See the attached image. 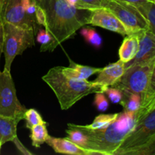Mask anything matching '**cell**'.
Instances as JSON below:
<instances>
[{"label": "cell", "instance_id": "1f68e13d", "mask_svg": "<svg viewBox=\"0 0 155 155\" xmlns=\"http://www.w3.org/2000/svg\"><path fill=\"white\" fill-rule=\"evenodd\" d=\"M3 52V24L0 21V58Z\"/></svg>", "mask_w": 155, "mask_h": 155}, {"label": "cell", "instance_id": "d4e9b609", "mask_svg": "<svg viewBox=\"0 0 155 155\" xmlns=\"http://www.w3.org/2000/svg\"><path fill=\"white\" fill-rule=\"evenodd\" d=\"M77 8L92 11L105 7L108 0H77Z\"/></svg>", "mask_w": 155, "mask_h": 155}, {"label": "cell", "instance_id": "484cf974", "mask_svg": "<svg viewBox=\"0 0 155 155\" xmlns=\"http://www.w3.org/2000/svg\"><path fill=\"white\" fill-rule=\"evenodd\" d=\"M104 93L107 95L108 99L114 104L120 103L123 98V91L114 86H108L106 88Z\"/></svg>", "mask_w": 155, "mask_h": 155}, {"label": "cell", "instance_id": "ba28073f", "mask_svg": "<svg viewBox=\"0 0 155 155\" xmlns=\"http://www.w3.org/2000/svg\"><path fill=\"white\" fill-rule=\"evenodd\" d=\"M105 8L110 10L126 27L128 35H138L148 29L145 17L134 5L125 2L108 0Z\"/></svg>", "mask_w": 155, "mask_h": 155}, {"label": "cell", "instance_id": "d6986e66", "mask_svg": "<svg viewBox=\"0 0 155 155\" xmlns=\"http://www.w3.org/2000/svg\"><path fill=\"white\" fill-rule=\"evenodd\" d=\"M46 123L38 124L30 129V139L32 141V145L35 148H39L41 145L45 143L48 139V130L46 128Z\"/></svg>", "mask_w": 155, "mask_h": 155}, {"label": "cell", "instance_id": "52a82bcc", "mask_svg": "<svg viewBox=\"0 0 155 155\" xmlns=\"http://www.w3.org/2000/svg\"><path fill=\"white\" fill-rule=\"evenodd\" d=\"M26 110L17 96L11 71H0V114L21 121L24 118Z\"/></svg>", "mask_w": 155, "mask_h": 155}, {"label": "cell", "instance_id": "e0dca14e", "mask_svg": "<svg viewBox=\"0 0 155 155\" xmlns=\"http://www.w3.org/2000/svg\"><path fill=\"white\" fill-rule=\"evenodd\" d=\"M20 120L0 114V143L4 145L17 137V127Z\"/></svg>", "mask_w": 155, "mask_h": 155}, {"label": "cell", "instance_id": "2e32d148", "mask_svg": "<svg viewBox=\"0 0 155 155\" xmlns=\"http://www.w3.org/2000/svg\"><path fill=\"white\" fill-rule=\"evenodd\" d=\"M61 70L67 76L77 80H87L91 76L98 74L101 68H92L79 64L75 62L70 61V66L68 68L61 67Z\"/></svg>", "mask_w": 155, "mask_h": 155}, {"label": "cell", "instance_id": "7a4b0ae2", "mask_svg": "<svg viewBox=\"0 0 155 155\" xmlns=\"http://www.w3.org/2000/svg\"><path fill=\"white\" fill-rule=\"evenodd\" d=\"M136 124V112L124 110L108 127L92 130L86 125H77L88 137L87 150L97 155H114L126 136Z\"/></svg>", "mask_w": 155, "mask_h": 155}, {"label": "cell", "instance_id": "d590c367", "mask_svg": "<svg viewBox=\"0 0 155 155\" xmlns=\"http://www.w3.org/2000/svg\"><path fill=\"white\" fill-rule=\"evenodd\" d=\"M2 144H1V143H0V151H1V148H2Z\"/></svg>", "mask_w": 155, "mask_h": 155}, {"label": "cell", "instance_id": "8992f818", "mask_svg": "<svg viewBox=\"0 0 155 155\" xmlns=\"http://www.w3.org/2000/svg\"><path fill=\"white\" fill-rule=\"evenodd\" d=\"M154 62L155 59L148 63L126 68L121 78L112 86L124 92L138 94L142 99L149 83Z\"/></svg>", "mask_w": 155, "mask_h": 155}, {"label": "cell", "instance_id": "8fae6325", "mask_svg": "<svg viewBox=\"0 0 155 155\" xmlns=\"http://www.w3.org/2000/svg\"><path fill=\"white\" fill-rule=\"evenodd\" d=\"M139 49L134 58L125 64V68L136 64H142L155 59V36L148 30L138 34Z\"/></svg>", "mask_w": 155, "mask_h": 155}, {"label": "cell", "instance_id": "7402d4cb", "mask_svg": "<svg viewBox=\"0 0 155 155\" xmlns=\"http://www.w3.org/2000/svg\"><path fill=\"white\" fill-rule=\"evenodd\" d=\"M80 33L86 42L92 46L98 48L102 45V38L95 29L91 27H83L80 30Z\"/></svg>", "mask_w": 155, "mask_h": 155}, {"label": "cell", "instance_id": "603a6c76", "mask_svg": "<svg viewBox=\"0 0 155 155\" xmlns=\"http://www.w3.org/2000/svg\"><path fill=\"white\" fill-rule=\"evenodd\" d=\"M117 115L118 113L110 114H100L95 118L92 124L89 125H86V127L92 130L104 129L112 124L116 120Z\"/></svg>", "mask_w": 155, "mask_h": 155}, {"label": "cell", "instance_id": "6da1fadb", "mask_svg": "<svg viewBox=\"0 0 155 155\" xmlns=\"http://www.w3.org/2000/svg\"><path fill=\"white\" fill-rule=\"evenodd\" d=\"M40 7L46 18L45 28L52 38L51 43L40 48L41 51H53L79 29L89 24L92 11L77 8L65 0H42Z\"/></svg>", "mask_w": 155, "mask_h": 155}, {"label": "cell", "instance_id": "83f0119b", "mask_svg": "<svg viewBox=\"0 0 155 155\" xmlns=\"http://www.w3.org/2000/svg\"><path fill=\"white\" fill-rule=\"evenodd\" d=\"M94 104L96 106L97 109L101 112H104L107 110L109 107V101L106 98L104 92H97L95 93Z\"/></svg>", "mask_w": 155, "mask_h": 155}, {"label": "cell", "instance_id": "30bf717a", "mask_svg": "<svg viewBox=\"0 0 155 155\" xmlns=\"http://www.w3.org/2000/svg\"><path fill=\"white\" fill-rule=\"evenodd\" d=\"M89 24L115 32L122 36H127V30L123 23L105 8L92 11Z\"/></svg>", "mask_w": 155, "mask_h": 155}, {"label": "cell", "instance_id": "836d02e7", "mask_svg": "<svg viewBox=\"0 0 155 155\" xmlns=\"http://www.w3.org/2000/svg\"><path fill=\"white\" fill-rule=\"evenodd\" d=\"M33 1L34 2L36 3L38 6H39V7H40L41 4H42V0H33Z\"/></svg>", "mask_w": 155, "mask_h": 155}, {"label": "cell", "instance_id": "e575fe53", "mask_svg": "<svg viewBox=\"0 0 155 155\" xmlns=\"http://www.w3.org/2000/svg\"><path fill=\"white\" fill-rule=\"evenodd\" d=\"M147 1H150V2H152L155 3V0H147Z\"/></svg>", "mask_w": 155, "mask_h": 155}, {"label": "cell", "instance_id": "9a60e30c", "mask_svg": "<svg viewBox=\"0 0 155 155\" xmlns=\"http://www.w3.org/2000/svg\"><path fill=\"white\" fill-rule=\"evenodd\" d=\"M139 49L138 35H128L124 38L119 48V58L121 61L127 64L133 60Z\"/></svg>", "mask_w": 155, "mask_h": 155}, {"label": "cell", "instance_id": "ffe728a7", "mask_svg": "<svg viewBox=\"0 0 155 155\" xmlns=\"http://www.w3.org/2000/svg\"><path fill=\"white\" fill-rule=\"evenodd\" d=\"M136 7L146 19L148 24V30L155 36V3L146 1Z\"/></svg>", "mask_w": 155, "mask_h": 155}, {"label": "cell", "instance_id": "5bb4252c", "mask_svg": "<svg viewBox=\"0 0 155 155\" xmlns=\"http://www.w3.org/2000/svg\"><path fill=\"white\" fill-rule=\"evenodd\" d=\"M155 107V62L150 77L148 88L142 99V104L136 111V121L143 117Z\"/></svg>", "mask_w": 155, "mask_h": 155}, {"label": "cell", "instance_id": "cb8c5ba5", "mask_svg": "<svg viewBox=\"0 0 155 155\" xmlns=\"http://www.w3.org/2000/svg\"><path fill=\"white\" fill-rule=\"evenodd\" d=\"M24 119L26 120V127L29 130H30L32 127L38 125V124L46 123L43 120L40 114L36 109L33 108L27 109Z\"/></svg>", "mask_w": 155, "mask_h": 155}, {"label": "cell", "instance_id": "f1b7e54d", "mask_svg": "<svg viewBox=\"0 0 155 155\" xmlns=\"http://www.w3.org/2000/svg\"><path fill=\"white\" fill-rule=\"evenodd\" d=\"M36 34H37L36 35V41L42 45L41 48L48 45L52 41L51 35L48 33V30H46L45 29V30H42V29L39 30Z\"/></svg>", "mask_w": 155, "mask_h": 155}, {"label": "cell", "instance_id": "9c48e42d", "mask_svg": "<svg viewBox=\"0 0 155 155\" xmlns=\"http://www.w3.org/2000/svg\"><path fill=\"white\" fill-rule=\"evenodd\" d=\"M0 21L25 29H33L37 33L39 25L27 15L23 7V0H0Z\"/></svg>", "mask_w": 155, "mask_h": 155}, {"label": "cell", "instance_id": "f546056e", "mask_svg": "<svg viewBox=\"0 0 155 155\" xmlns=\"http://www.w3.org/2000/svg\"><path fill=\"white\" fill-rule=\"evenodd\" d=\"M35 18H36V23L39 26L45 27L46 26V18H45V14L43 9L41 7L38 6L37 9L35 13Z\"/></svg>", "mask_w": 155, "mask_h": 155}, {"label": "cell", "instance_id": "4316f807", "mask_svg": "<svg viewBox=\"0 0 155 155\" xmlns=\"http://www.w3.org/2000/svg\"><path fill=\"white\" fill-rule=\"evenodd\" d=\"M132 155H155V137L136 149Z\"/></svg>", "mask_w": 155, "mask_h": 155}, {"label": "cell", "instance_id": "4dcf8cb0", "mask_svg": "<svg viewBox=\"0 0 155 155\" xmlns=\"http://www.w3.org/2000/svg\"><path fill=\"white\" fill-rule=\"evenodd\" d=\"M12 142L15 144V145L16 146V148L18 149V151H19L21 154L33 155V153L30 152V151H29V150L27 149V148H26V147L24 146L22 143H21V142L19 140V139L18 138V136H17V137H15V139H13Z\"/></svg>", "mask_w": 155, "mask_h": 155}, {"label": "cell", "instance_id": "277c9868", "mask_svg": "<svg viewBox=\"0 0 155 155\" xmlns=\"http://www.w3.org/2000/svg\"><path fill=\"white\" fill-rule=\"evenodd\" d=\"M3 24V53L4 70L11 71L12 62L17 55L23 54L27 48L35 45L33 29H25L10 23Z\"/></svg>", "mask_w": 155, "mask_h": 155}, {"label": "cell", "instance_id": "7c38bea8", "mask_svg": "<svg viewBox=\"0 0 155 155\" xmlns=\"http://www.w3.org/2000/svg\"><path fill=\"white\" fill-rule=\"evenodd\" d=\"M125 71V64L120 60L111 63L101 68V71L98 73V77L93 83L100 85L104 88L112 86L121 78Z\"/></svg>", "mask_w": 155, "mask_h": 155}, {"label": "cell", "instance_id": "4fadbf2b", "mask_svg": "<svg viewBox=\"0 0 155 155\" xmlns=\"http://www.w3.org/2000/svg\"><path fill=\"white\" fill-rule=\"evenodd\" d=\"M45 143L53 148L56 153L73 155H95L94 153L82 148L71 142L68 138H56L48 136Z\"/></svg>", "mask_w": 155, "mask_h": 155}, {"label": "cell", "instance_id": "5b68a950", "mask_svg": "<svg viewBox=\"0 0 155 155\" xmlns=\"http://www.w3.org/2000/svg\"><path fill=\"white\" fill-rule=\"evenodd\" d=\"M155 137V107L138 120L133 130L126 136L114 155H132Z\"/></svg>", "mask_w": 155, "mask_h": 155}, {"label": "cell", "instance_id": "ac0fdd59", "mask_svg": "<svg viewBox=\"0 0 155 155\" xmlns=\"http://www.w3.org/2000/svg\"><path fill=\"white\" fill-rule=\"evenodd\" d=\"M68 130H66V138H68L69 140H71L78 146L81 147L82 148L87 150L88 137L86 133L81 129L79 128L77 124H68Z\"/></svg>", "mask_w": 155, "mask_h": 155}, {"label": "cell", "instance_id": "44dd1931", "mask_svg": "<svg viewBox=\"0 0 155 155\" xmlns=\"http://www.w3.org/2000/svg\"><path fill=\"white\" fill-rule=\"evenodd\" d=\"M120 104L124 107V110L136 112L142 104V97L138 94L123 91V98Z\"/></svg>", "mask_w": 155, "mask_h": 155}, {"label": "cell", "instance_id": "d6a6232c", "mask_svg": "<svg viewBox=\"0 0 155 155\" xmlns=\"http://www.w3.org/2000/svg\"><path fill=\"white\" fill-rule=\"evenodd\" d=\"M110 1H120V2H125L130 3V4L134 5L135 6H138L139 5L142 4L143 2H146L147 0H110Z\"/></svg>", "mask_w": 155, "mask_h": 155}, {"label": "cell", "instance_id": "3957f363", "mask_svg": "<svg viewBox=\"0 0 155 155\" xmlns=\"http://www.w3.org/2000/svg\"><path fill=\"white\" fill-rule=\"evenodd\" d=\"M53 91L61 110H68L89 94L104 92L106 88L87 80H77L67 76L61 67L51 68L42 77Z\"/></svg>", "mask_w": 155, "mask_h": 155}]
</instances>
